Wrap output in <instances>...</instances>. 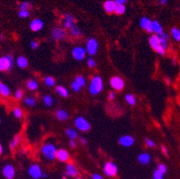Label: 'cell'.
Wrapping results in <instances>:
<instances>
[{
  "instance_id": "21",
  "label": "cell",
  "mask_w": 180,
  "mask_h": 179,
  "mask_svg": "<svg viewBox=\"0 0 180 179\" xmlns=\"http://www.w3.org/2000/svg\"><path fill=\"white\" fill-rule=\"evenodd\" d=\"M138 161L142 165H148L151 162V155L146 152H143L138 155Z\"/></svg>"
},
{
  "instance_id": "1",
  "label": "cell",
  "mask_w": 180,
  "mask_h": 179,
  "mask_svg": "<svg viewBox=\"0 0 180 179\" xmlns=\"http://www.w3.org/2000/svg\"><path fill=\"white\" fill-rule=\"evenodd\" d=\"M103 89V80L102 78L99 75H95L91 81L89 86V91L92 95L95 96L101 92Z\"/></svg>"
},
{
  "instance_id": "40",
  "label": "cell",
  "mask_w": 180,
  "mask_h": 179,
  "mask_svg": "<svg viewBox=\"0 0 180 179\" xmlns=\"http://www.w3.org/2000/svg\"><path fill=\"white\" fill-rule=\"evenodd\" d=\"M23 96H24L23 90H21V89H17V90H16V91H15V93H14V98H15V100L20 101V100L23 98Z\"/></svg>"
},
{
  "instance_id": "3",
  "label": "cell",
  "mask_w": 180,
  "mask_h": 179,
  "mask_svg": "<svg viewBox=\"0 0 180 179\" xmlns=\"http://www.w3.org/2000/svg\"><path fill=\"white\" fill-rule=\"evenodd\" d=\"M14 67V58L10 55H6L0 58V71L9 72Z\"/></svg>"
},
{
  "instance_id": "30",
  "label": "cell",
  "mask_w": 180,
  "mask_h": 179,
  "mask_svg": "<svg viewBox=\"0 0 180 179\" xmlns=\"http://www.w3.org/2000/svg\"><path fill=\"white\" fill-rule=\"evenodd\" d=\"M153 32L156 33V35H159L160 33L163 32L162 27L158 21H153Z\"/></svg>"
},
{
  "instance_id": "47",
  "label": "cell",
  "mask_w": 180,
  "mask_h": 179,
  "mask_svg": "<svg viewBox=\"0 0 180 179\" xmlns=\"http://www.w3.org/2000/svg\"><path fill=\"white\" fill-rule=\"evenodd\" d=\"M38 47H39V43H38L36 40H32V41L31 42V48L32 50H37Z\"/></svg>"
},
{
  "instance_id": "32",
  "label": "cell",
  "mask_w": 180,
  "mask_h": 179,
  "mask_svg": "<svg viewBox=\"0 0 180 179\" xmlns=\"http://www.w3.org/2000/svg\"><path fill=\"white\" fill-rule=\"evenodd\" d=\"M126 101L128 103L130 106H133L136 103V99L133 94L128 93V94L126 95Z\"/></svg>"
},
{
  "instance_id": "33",
  "label": "cell",
  "mask_w": 180,
  "mask_h": 179,
  "mask_svg": "<svg viewBox=\"0 0 180 179\" xmlns=\"http://www.w3.org/2000/svg\"><path fill=\"white\" fill-rule=\"evenodd\" d=\"M43 102L47 107H52L54 101H53V98L50 95H45L44 98H43Z\"/></svg>"
},
{
  "instance_id": "15",
  "label": "cell",
  "mask_w": 180,
  "mask_h": 179,
  "mask_svg": "<svg viewBox=\"0 0 180 179\" xmlns=\"http://www.w3.org/2000/svg\"><path fill=\"white\" fill-rule=\"evenodd\" d=\"M149 43H150V46L152 47V49L154 50L155 51H157L161 47L159 37L156 34H153L149 37Z\"/></svg>"
},
{
  "instance_id": "10",
  "label": "cell",
  "mask_w": 180,
  "mask_h": 179,
  "mask_svg": "<svg viewBox=\"0 0 180 179\" xmlns=\"http://www.w3.org/2000/svg\"><path fill=\"white\" fill-rule=\"evenodd\" d=\"M104 172L108 177H115L117 173V167L113 162H107L104 166Z\"/></svg>"
},
{
  "instance_id": "35",
  "label": "cell",
  "mask_w": 180,
  "mask_h": 179,
  "mask_svg": "<svg viewBox=\"0 0 180 179\" xmlns=\"http://www.w3.org/2000/svg\"><path fill=\"white\" fill-rule=\"evenodd\" d=\"M44 82H45L46 86H48V87H53L55 85L56 81H55V79L52 76H47L45 78V80H44Z\"/></svg>"
},
{
  "instance_id": "50",
  "label": "cell",
  "mask_w": 180,
  "mask_h": 179,
  "mask_svg": "<svg viewBox=\"0 0 180 179\" xmlns=\"http://www.w3.org/2000/svg\"><path fill=\"white\" fill-rule=\"evenodd\" d=\"M157 53H158L159 55H160V56H165V54H166V50L160 47V48L157 50Z\"/></svg>"
},
{
  "instance_id": "34",
  "label": "cell",
  "mask_w": 180,
  "mask_h": 179,
  "mask_svg": "<svg viewBox=\"0 0 180 179\" xmlns=\"http://www.w3.org/2000/svg\"><path fill=\"white\" fill-rule=\"evenodd\" d=\"M75 82H76L82 88V87H84V86L86 85V80H85V78H84V77L82 76V75H77V76L76 77Z\"/></svg>"
},
{
  "instance_id": "41",
  "label": "cell",
  "mask_w": 180,
  "mask_h": 179,
  "mask_svg": "<svg viewBox=\"0 0 180 179\" xmlns=\"http://www.w3.org/2000/svg\"><path fill=\"white\" fill-rule=\"evenodd\" d=\"M18 15H19L21 18H27V17H29V15H30V11H29V10H20Z\"/></svg>"
},
{
  "instance_id": "14",
  "label": "cell",
  "mask_w": 180,
  "mask_h": 179,
  "mask_svg": "<svg viewBox=\"0 0 180 179\" xmlns=\"http://www.w3.org/2000/svg\"><path fill=\"white\" fill-rule=\"evenodd\" d=\"M3 175L5 176V178L13 179L14 177V175H15L14 168L10 164L5 165L3 168Z\"/></svg>"
},
{
  "instance_id": "48",
  "label": "cell",
  "mask_w": 180,
  "mask_h": 179,
  "mask_svg": "<svg viewBox=\"0 0 180 179\" xmlns=\"http://www.w3.org/2000/svg\"><path fill=\"white\" fill-rule=\"evenodd\" d=\"M115 97H116V93L114 91H110L108 93V100L109 101H113L115 99Z\"/></svg>"
},
{
  "instance_id": "45",
  "label": "cell",
  "mask_w": 180,
  "mask_h": 179,
  "mask_svg": "<svg viewBox=\"0 0 180 179\" xmlns=\"http://www.w3.org/2000/svg\"><path fill=\"white\" fill-rule=\"evenodd\" d=\"M145 143H146V145H147L148 147H150V148H153L155 146L154 142H153V140L149 139V138H146V139H145Z\"/></svg>"
},
{
  "instance_id": "22",
  "label": "cell",
  "mask_w": 180,
  "mask_h": 179,
  "mask_svg": "<svg viewBox=\"0 0 180 179\" xmlns=\"http://www.w3.org/2000/svg\"><path fill=\"white\" fill-rule=\"evenodd\" d=\"M56 117L58 120L60 121H66L69 118V114L66 110H64V109H59L56 111Z\"/></svg>"
},
{
  "instance_id": "52",
  "label": "cell",
  "mask_w": 180,
  "mask_h": 179,
  "mask_svg": "<svg viewBox=\"0 0 180 179\" xmlns=\"http://www.w3.org/2000/svg\"><path fill=\"white\" fill-rule=\"evenodd\" d=\"M161 152L164 153V155H166V156L169 155V152H168V150H167V148L165 146H161Z\"/></svg>"
},
{
  "instance_id": "23",
  "label": "cell",
  "mask_w": 180,
  "mask_h": 179,
  "mask_svg": "<svg viewBox=\"0 0 180 179\" xmlns=\"http://www.w3.org/2000/svg\"><path fill=\"white\" fill-rule=\"evenodd\" d=\"M16 65L18 67L22 68V69H24L28 66L29 65V62H28V59L26 58L25 56H20L17 59H16Z\"/></svg>"
},
{
  "instance_id": "51",
  "label": "cell",
  "mask_w": 180,
  "mask_h": 179,
  "mask_svg": "<svg viewBox=\"0 0 180 179\" xmlns=\"http://www.w3.org/2000/svg\"><path fill=\"white\" fill-rule=\"evenodd\" d=\"M127 2V0H116V4L117 5H122L124 4H126Z\"/></svg>"
},
{
  "instance_id": "26",
  "label": "cell",
  "mask_w": 180,
  "mask_h": 179,
  "mask_svg": "<svg viewBox=\"0 0 180 179\" xmlns=\"http://www.w3.org/2000/svg\"><path fill=\"white\" fill-rule=\"evenodd\" d=\"M0 93L3 97H5V98L10 96V89L8 88L7 85H5L3 82L0 83Z\"/></svg>"
},
{
  "instance_id": "6",
  "label": "cell",
  "mask_w": 180,
  "mask_h": 179,
  "mask_svg": "<svg viewBox=\"0 0 180 179\" xmlns=\"http://www.w3.org/2000/svg\"><path fill=\"white\" fill-rule=\"evenodd\" d=\"M86 49L82 47V46H76L72 50V55L74 56V58L77 61H82L84 59L85 56H86Z\"/></svg>"
},
{
  "instance_id": "25",
  "label": "cell",
  "mask_w": 180,
  "mask_h": 179,
  "mask_svg": "<svg viewBox=\"0 0 180 179\" xmlns=\"http://www.w3.org/2000/svg\"><path fill=\"white\" fill-rule=\"evenodd\" d=\"M69 30H70V35L74 38H80L82 35V30L79 29L77 25H74L71 29H69Z\"/></svg>"
},
{
  "instance_id": "19",
  "label": "cell",
  "mask_w": 180,
  "mask_h": 179,
  "mask_svg": "<svg viewBox=\"0 0 180 179\" xmlns=\"http://www.w3.org/2000/svg\"><path fill=\"white\" fill-rule=\"evenodd\" d=\"M30 28L32 31H39L43 28V22L40 19L36 18V19H34L31 22Z\"/></svg>"
},
{
  "instance_id": "31",
  "label": "cell",
  "mask_w": 180,
  "mask_h": 179,
  "mask_svg": "<svg viewBox=\"0 0 180 179\" xmlns=\"http://www.w3.org/2000/svg\"><path fill=\"white\" fill-rule=\"evenodd\" d=\"M19 142H20V136H19V135H15V136L13 138V140L11 141L10 144H9L10 149H11V150H13V149L16 148V147H17V145L19 144Z\"/></svg>"
},
{
  "instance_id": "2",
  "label": "cell",
  "mask_w": 180,
  "mask_h": 179,
  "mask_svg": "<svg viewBox=\"0 0 180 179\" xmlns=\"http://www.w3.org/2000/svg\"><path fill=\"white\" fill-rule=\"evenodd\" d=\"M56 152L57 150L56 146L51 142L45 143L41 147V154L48 160H54L56 158Z\"/></svg>"
},
{
  "instance_id": "56",
  "label": "cell",
  "mask_w": 180,
  "mask_h": 179,
  "mask_svg": "<svg viewBox=\"0 0 180 179\" xmlns=\"http://www.w3.org/2000/svg\"><path fill=\"white\" fill-rule=\"evenodd\" d=\"M3 153V146L2 145H0V154Z\"/></svg>"
},
{
  "instance_id": "4",
  "label": "cell",
  "mask_w": 180,
  "mask_h": 179,
  "mask_svg": "<svg viewBox=\"0 0 180 179\" xmlns=\"http://www.w3.org/2000/svg\"><path fill=\"white\" fill-rule=\"evenodd\" d=\"M75 126L81 132H87L91 129V125L86 118L82 117H78L75 120Z\"/></svg>"
},
{
  "instance_id": "5",
  "label": "cell",
  "mask_w": 180,
  "mask_h": 179,
  "mask_svg": "<svg viewBox=\"0 0 180 179\" xmlns=\"http://www.w3.org/2000/svg\"><path fill=\"white\" fill-rule=\"evenodd\" d=\"M98 48H99V43H98L96 39L91 38V39L88 40L85 49H86V51L89 55H91V56L96 55V53L98 51Z\"/></svg>"
},
{
  "instance_id": "42",
  "label": "cell",
  "mask_w": 180,
  "mask_h": 179,
  "mask_svg": "<svg viewBox=\"0 0 180 179\" xmlns=\"http://www.w3.org/2000/svg\"><path fill=\"white\" fill-rule=\"evenodd\" d=\"M71 87H72V90H73L74 91H76V92H79V91H81V89H82V87L78 84L76 82H75V81L72 82Z\"/></svg>"
},
{
  "instance_id": "9",
  "label": "cell",
  "mask_w": 180,
  "mask_h": 179,
  "mask_svg": "<svg viewBox=\"0 0 180 179\" xmlns=\"http://www.w3.org/2000/svg\"><path fill=\"white\" fill-rule=\"evenodd\" d=\"M29 175L33 179H40L43 176L41 168L37 164H33L29 168Z\"/></svg>"
},
{
  "instance_id": "53",
  "label": "cell",
  "mask_w": 180,
  "mask_h": 179,
  "mask_svg": "<svg viewBox=\"0 0 180 179\" xmlns=\"http://www.w3.org/2000/svg\"><path fill=\"white\" fill-rule=\"evenodd\" d=\"M92 178L93 179H103V177H101V176L98 175V174H94V175L92 176Z\"/></svg>"
},
{
  "instance_id": "13",
  "label": "cell",
  "mask_w": 180,
  "mask_h": 179,
  "mask_svg": "<svg viewBox=\"0 0 180 179\" xmlns=\"http://www.w3.org/2000/svg\"><path fill=\"white\" fill-rule=\"evenodd\" d=\"M75 24H76V19L72 14H65L63 19V26L65 29H71L73 26L76 25Z\"/></svg>"
},
{
  "instance_id": "27",
  "label": "cell",
  "mask_w": 180,
  "mask_h": 179,
  "mask_svg": "<svg viewBox=\"0 0 180 179\" xmlns=\"http://www.w3.org/2000/svg\"><path fill=\"white\" fill-rule=\"evenodd\" d=\"M27 85V88L31 91H36L39 87V84H38V82L36 80H33V79H31L27 82L26 83Z\"/></svg>"
},
{
  "instance_id": "38",
  "label": "cell",
  "mask_w": 180,
  "mask_h": 179,
  "mask_svg": "<svg viewBox=\"0 0 180 179\" xmlns=\"http://www.w3.org/2000/svg\"><path fill=\"white\" fill-rule=\"evenodd\" d=\"M164 173H162L159 169H156L153 172V179H163Z\"/></svg>"
},
{
  "instance_id": "16",
  "label": "cell",
  "mask_w": 180,
  "mask_h": 179,
  "mask_svg": "<svg viewBox=\"0 0 180 179\" xmlns=\"http://www.w3.org/2000/svg\"><path fill=\"white\" fill-rule=\"evenodd\" d=\"M117 4H116V1H113V0H107L103 6H104V9L107 13L108 14H111V13H114L116 11V8H117Z\"/></svg>"
},
{
  "instance_id": "20",
  "label": "cell",
  "mask_w": 180,
  "mask_h": 179,
  "mask_svg": "<svg viewBox=\"0 0 180 179\" xmlns=\"http://www.w3.org/2000/svg\"><path fill=\"white\" fill-rule=\"evenodd\" d=\"M66 173L67 176H69V177H77L78 174H79L77 168H76V166H75L74 164H72V163H69V164L66 166Z\"/></svg>"
},
{
  "instance_id": "44",
  "label": "cell",
  "mask_w": 180,
  "mask_h": 179,
  "mask_svg": "<svg viewBox=\"0 0 180 179\" xmlns=\"http://www.w3.org/2000/svg\"><path fill=\"white\" fill-rule=\"evenodd\" d=\"M31 8V4L28 2H24L20 5V10H29Z\"/></svg>"
},
{
  "instance_id": "39",
  "label": "cell",
  "mask_w": 180,
  "mask_h": 179,
  "mask_svg": "<svg viewBox=\"0 0 180 179\" xmlns=\"http://www.w3.org/2000/svg\"><path fill=\"white\" fill-rule=\"evenodd\" d=\"M125 11H126V7H125L124 5H117V8H116L115 13L117 14H123L125 13Z\"/></svg>"
},
{
  "instance_id": "17",
  "label": "cell",
  "mask_w": 180,
  "mask_h": 179,
  "mask_svg": "<svg viewBox=\"0 0 180 179\" xmlns=\"http://www.w3.org/2000/svg\"><path fill=\"white\" fill-rule=\"evenodd\" d=\"M159 37V40H160V46L162 49H164L165 50H168V47H169V43H168V40H169V35L168 32L166 31H163L162 33H160L159 35H158Z\"/></svg>"
},
{
  "instance_id": "11",
  "label": "cell",
  "mask_w": 180,
  "mask_h": 179,
  "mask_svg": "<svg viewBox=\"0 0 180 179\" xmlns=\"http://www.w3.org/2000/svg\"><path fill=\"white\" fill-rule=\"evenodd\" d=\"M140 26L144 29L147 32L149 33H153V21H151L150 19L146 18V17H143L140 20Z\"/></svg>"
},
{
  "instance_id": "54",
  "label": "cell",
  "mask_w": 180,
  "mask_h": 179,
  "mask_svg": "<svg viewBox=\"0 0 180 179\" xmlns=\"http://www.w3.org/2000/svg\"><path fill=\"white\" fill-rule=\"evenodd\" d=\"M80 141H81V142L82 144H86L87 143V141H86V139L84 137H80Z\"/></svg>"
},
{
  "instance_id": "46",
  "label": "cell",
  "mask_w": 180,
  "mask_h": 179,
  "mask_svg": "<svg viewBox=\"0 0 180 179\" xmlns=\"http://www.w3.org/2000/svg\"><path fill=\"white\" fill-rule=\"evenodd\" d=\"M158 169H159L162 173H166L167 172V167H166V165H164V164H159V166H158Z\"/></svg>"
},
{
  "instance_id": "29",
  "label": "cell",
  "mask_w": 180,
  "mask_h": 179,
  "mask_svg": "<svg viewBox=\"0 0 180 179\" xmlns=\"http://www.w3.org/2000/svg\"><path fill=\"white\" fill-rule=\"evenodd\" d=\"M171 36H172V38L176 40V41H178V42H180V30L178 28H177V27H173L172 29H171Z\"/></svg>"
},
{
  "instance_id": "55",
  "label": "cell",
  "mask_w": 180,
  "mask_h": 179,
  "mask_svg": "<svg viewBox=\"0 0 180 179\" xmlns=\"http://www.w3.org/2000/svg\"><path fill=\"white\" fill-rule=\"evenodd\" d=\"M168 2H169V0H159L160 5H166Z\"/></svg>"
},
{
  "instance_id": "43",
  "label": "cell",
  "mask_w": 180,
  "mask_h": 179,
  "mask_svg": "<svg viewBox=\"0 0 180 179\" xmlns=\"http://www.w3.org/2000/svg\"><path fill=\"white\" fill-rule=\"evenodd\" d=\"M87 65L90 68H94L96 66V62L92 57H89L87 59Z\"/></svg>"
},
{
  "instance_id": "57",
  "label": "cell",
  "mask_w": 180,
  "mask_h": 179,
  "mask_svg": "<svg viewBox=\"0 0 180 179\" xmlns=\"http://www.w3.org/2000/svg\"><path fill=\"white\" fill-rule=\"evenodd\" d=\"M47 177H48V176H47L46 174H43V176H42V177H45V178H46Z\"/></svg>"
},
{
  "instance_id": "58",
  "label": "cell",
  "mask_w": 180,
  "mask_h": 179,
  "mask_svg": "<svg viewBox=\"0 0 180 179\" xmlns=\"http://www.w3.org/2000/svg\"><path fill=\"white\" fill-rule=\"evenodd\" d=\"M76 179H82V178H79V177H77V178H76Z\"/></svg>"
},
{
  "instance_id": "36",
  "label": "cell",
  "mask_w": 180,
  "mask_h": 179,
  "mask_svg": "<svg viewBox=\"0 0 180 179\" xmlns=\"http://www.w3.org/2000/svg\"><path fill=\"white\" fill-rule=\"evenodd\" d=\"M24 104L28 107H34L36 104V101L33 97H27L24 100Z\"/></svg>"
},
{
  "instance_id": "12",
  "label": "cell",
  "mask_w": 180,
  "mask_h": 179,
  "mask_svg": "<svg viewBox=\"0 0 180 179\" xmlns=\"http://www.w3.org/2000/svg\"><path fill=\"white\" fill-rule=\"evenodd\" d=\"M118 142L120 145H122L123 147H131L133 143H134V139L133 137H132L131 135H123L119 138Z\"/></svg>"
},
{
  "instance_id": "49",
  "label": "cell",
  "mask_w": 180,
  "mask_h": 179,
  "mask_svg": "<svg viewBox=\"0 0 180 179\" xmlns=\"http://www.w3.org/2000/svg\"><path fill=\"white\" fill-rule=\"evenodd\" d=\"M69 145H70V147H71V148L75 149V148L76 147L77 143H76V142L75 140H70V142H69Z\"/></svg>"
},
{
  "instance_id": "24",
  "label": "cell",
  "mask_w": 180,
  "mask_h": 179,
  "mask_svg": "<svg viewBox=\"0 0 180 179\" xmlns=\"http://www.w3.org/2000/svg\"><path fill=\"white\" fill-rule=\"evenodd\" d=\"M56 92L58 95H60L61 97H63V98H67L68 95H69L67 89L65 88V87H63V86H60V85L56 87Z\"/></svg>"
},
{
  "instance_id": "8",
  "label": "cell",
  "mask_w": 180,
  "mask_h": 179,
  "mask_svg": "<svg viewBox=\"0 0 180 179\" xmlns=\"http://www.w3.org/2000/svg\"><path fill=\"white\" fill-rule=\"evenodd\" d=\"M110 85L116 91H122L125 87V82L120 77L114 76L110 79Z\"/></svg>"
},
{
  "instance_id": "28",
  "label": "cell",
  "mask_w": 180,
  "mask_h": 179,
  "mask_svg": "<svg viewBox=\"0 0 180 179\" xmlns=\"http://www.w3.org/2000/svg\"><path fill=\"white\" fill-rule=\"evenodd\" d=\"M66 136L70 139V140H76L78 137L77 132L73 129V128H68L66 131Z\"/></svg>"
},
{
  "instance_id": "18",
  "label": "cell",
  "mask_w": 180,
  "mask_h": 179,
  "mask_svg": "<svg viewBox=\"0 0 180 179\" xmlns=\"http://www.w3.org/2000/svg\"><path fill=\"white\" fill-rule=\"evenodd\" d=\"M56 158L61 162H66L69 160V153L65 149H59L56 152Z\"/></svg>"
},
{
  "instance_id": "7",
  "label": "cell",
  "mask_w": 180,
  "mask_h": 179,
  "mask_svg": "<svg viewBox=\"0 0 180 179\" xmlns=\"http://www.w3.org/2000/svg\"><path fill=\"white\" fill-rule=\"evenodd\" d=\"M66 32L65 28H60V27L54 28L51 31L52 38L56 41L63 40L66 38Z\"/></svg>"
},
{
  "instance_id": "37",
  "label": "cell",
  "mask_w": 180,
  "mask_h": 179,
  "mask_svg": "<svg viewBox=\"0 0 180 179\" xmlns=\"http://www.w3.org/2000/svg\"><path fill=\"white\" fill-rule=\"evenodd\" d=\"M13 113H14V116L16 118H22V117H24L23 110H22V108H20V107H14Z\"/></svg>"
},
{
  "instance_id": "59",
  "label": "cell",
  "mask_w": 180,
  "mask_h": 179,
  "mask_svg": "<svg viewBox=\"0 0 180 179\" xmlns=\"http://www.w3.org/2000/svg\"><path fill=\"white\" fill-rule=\"evenodd\" d=\"M63 179H66V177H64V178H63Z\"/></svg>"
}]
</instances>
